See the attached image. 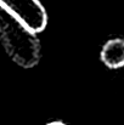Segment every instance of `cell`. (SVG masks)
<instances>
[{
  "label": "cell",
  "instance_id": "7a4b0ae2",
  "mask_svg": "<svg viewBox=\"0 0 124 125\" xmlns=\"http://www.w3.org/2000/svg\"><path fill=\"white\" fill-rule=\"evenodd\" d=\"M0 6L35 34L47 26V12L40 0H0Z\"/></svg>",
  "mask_w": 124,
  "mask_h": 125
},
{
  "label": "cell",
  "instance_id": "277c9868",
  "mask_svg": "<svg viewBox=\"0 0 124 125\" xmlns=\"http://www.w3.org/2000/svg\"><path fill=\"white\" fill-rule=\"evenodd\" d=\"M46 125H66L65 123H62V122H50V123H47Z\"/></svg>",
  "mask_w": 124,
  "mask_h": 125
},
{
  "label": "cell",
  "instance_id": "3957f363",
  "mask_svg": "<svg viewBox=\"0 0 124 125\" xmlns=\"http://www.w3.org/2000/svg\"><path fill=\"white\" fill-rule=\"evenodd\" d=\"M100 58L110 69L124 67V39L114 38L107 40L101 49Z\"/></svg>",
  "mask_w": 124,
  "mask_h": 125
},
{
  "label": "cell",
  "instance_id": "6da1fadb",
  "mask_svg": "<svg viewBox=\"0 0 124 125\" xmlns=\"http://www.w3.org/2000/svg\"><path fill=\"white\" fill-rule=\"evenodd\" d=\"M0 39L7 55L23 68L39 63L40 44L37 34L0 6Z\"/></svg>",
  "mask_w": 124,
  "mask_h": 125
}]
</instances>
